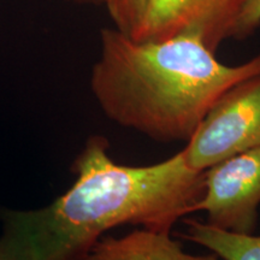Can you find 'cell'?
<instances>
[{
  "mask_svg": "<svg viewBox=\"0 0 260 260\" xmlns=\"http://www.w3.org/2000/svg\"><path fill=\"white\" fill-rule=\"evenodd\" d=\"M182 239L197 243L220 260H260V235L236 234L189 218Z\"/></svg>",
  "mask_w": 260,
  "mask_h": 260,
  "instance_id": "obj_7",
  "label": "cell"
},
{
  "mask_svg": "<svg viewBox=\"0 0 260 260\" xmlns=\"http://www.w3.org/2000/svg\"><path fill=\"white\" fill-rule=\"evenodd\" d=\"M73 172L74 184L52 204L3 212L0 260H84L122 225L170 233L205 190V171L188 167L182 151L153 165H121L100 135L87 140Z\"/></svg>",
  "mask_w": 260,
  "mask_h": 260,
  "instance_id": "obj_1",
  "label": "cell"
},
{
  "mask_svg": "<svg viewBox=\"0 0 260 260\" xmlns=\"http://www.w3.org/2000/svg\"><path fill=\"white\" fill-rule=\"evenodd\" d=\"M260 27V0H246L233 28L232 39L245 40Z\"/></svg>",
  "mask_w": 260,
  "mask_h": 260,
  "instance_id": "obj_9",
  "label": "cell"
},
{
  "mask_svg": "<svg viewBox=\"0 0 260 260\" xmlns=\"http://www.w3.org/2000/svg\"><path fill=\"white\" fill-rule=\"evenodd\" d=\"M260 206V147L205 170V190L194 212L205 211L210 225L254 234Z\"/></svg>",
  "mask_w": 260,
  "mask_h": 260,
  "instance_id": "obj_4",
  "label": "cell"
},
{
  "mask_svg": "<svg viewBox=\"0 0 260 260\" xmlns=\"http://www.w3.org/2000/svg\"><path fill=\"white\" fill-rule=\"evenodd\" d=\"M217 255H194L183 251L170 233L138 229L122 237L99 239L84 260H218Z\"/></svg>",
  "mask_w": 260,
  "mask_h": 260,
  "instance_id": "obj_6",
  "label": "cell"
},
{
  "mask_svg": "<svg viewBox=\"0 0 260 260\" xmlns=\"http://www.w3.org/2000/svg\"><path fill=\"white\" fill-rule=\"evenodd\" d=\"M260 147V73L236 83L211 106L186 148L187 165L205 171Z\"/></svg>",
  "mask_w": 260,
  "mask_h": 260,
  "instance_id": "obj_3",
  "label": "cell"
},
{
  "mask_svg": "<svg viewBox=\"0 0 260 260\" xmlns=\"http://www.w3.org/2000/svg\"><path fill=\"white\" fill-rule=\"evenodd\" d=\"M147 0H100L115 28L130 35L144 15Z\"/></svg>",
  "mask_w": 260,
  "mask_h": 260,
  "instance_id": "obj_8",
  "label": "cell"
},
{
  "mask_svg": "<svg viewBox=\"0 0 260 260\" xmlns=\"http://www.w3.org/2000/svg\"><path fill=\"white\" fill-rule=\"evenodd\" d=\"M259 73L260 54L226 65L197 38L136 41L103 28L90 89L107 118L123 128L159 142H188L222 94Z\"/></svg>",
  "mask_w": 260,
  "mask_h": 260,
  "instance_id": "obj_2",
  "label": "cell"
},
{
  "mask_svg": "<svg viewBox=\"0 0 260 260\" xmlns=\"http://www.w3.org/2000/svg\"><path fill=\"white\" fill-rule=\"evenodd\" d=\"M246 0H147L144 15L130 38L162 41L187 35L216 53L232 39L233 28Z\"/></svg>",
  "mask_w": 260,
  "mask_h": 260,
  "instance_id": "obj_5",
  "label": "cell"
},
{
  "mask_svg": "<svg viewBox=\"0 0 260 260\" xmlns=\"http://www.w3.org/2000/svg\"><path fill=\"white\" fill-rule=\"evenodd\" d=\"M68 3H74L79 5H98L100 4V0H64Z\"/></svg>",
  "mask_w": 260,
  "mask_h": 260,
  "instance_id": "obj_10",
  "label": "cell"
},
{
  "mask_svg": "<svg viewBox=\"0 0 260 260\" xmlns=\"http://www.w3.org/2000/svg\"><path fill=\"white\" fill-rule=\"evenodd\" d=\"M218 260H220V259H218Z\"/></svg>",
  "mask_w": 260,
  "mask_h": 260,
  "instance_id": "obj_11",
  "label": "cell"
}]
</instances>
